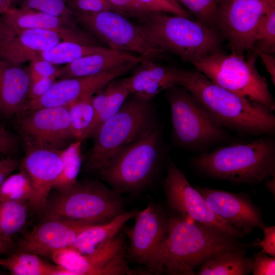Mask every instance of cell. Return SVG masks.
Masks as SVG:
<instances>
[{
	"instance_id": "1",
	"label": "cell",
	"mask_w": 275,
	"mask_h": 275,
	"mask_svg": "<svg viewBox=\"0 0 275 275\" xmlns=\"http://www.w3.org/2000/svg\"><path fill=\"white\" fill-rule=\"evenodd\" d=\"M177 84L187 90L225 129L251 135L275 132L273 111L216 85L198 70L180 69Z\"/></svg>"
},
{
	"instance_id": "2",
	"label": "cell",
	"mask_w": 275,
	"mask_h": 275,
	"mask_svg": "<svg viewBox=\"0 0 275 275\" xmlns=\"http://www.w3.org/2000/svg\"><path fill=\"white\" fill-rule=\"evenodd\" d=\"M168 224L163 258L168 274L194 275L208 259L244 247L239 238L207 225L172 216Z\"/></svg>"
},
{
	"instance_id": "3",
	"label": "cell",
	"mask_w": 275,
	"mask_h": 275,
	"mask_svg": "<svg viewBox=\"0 0 275 275\" xmlns=\"http://www.w3.org/2000/svg\"><path fill=\"white\" fill-rule=\"evenodd\" d=\"M271 136L217 147L196 156L193 164L199 172L212 178L260 182L275 176V141Z\"/></svg>"
},
{
	"instance_id": "4",
	"label": "cell",
	"mask_w": 275,
	"mask_h": 275,
	"mask_svg": "<svg viewBox=\"0 0 275 275\" xmlns=\"http://www.w3.org/2000/svg\"><path fill=\"white\" fill-rule=\"evenodd\" d=\"M125 211L122 195L99 181L85 180L67 190L50 193L40 214L42 219L97 225Z\"/></svg>"
},
{
	"instance_id": "5",
	"label": "cell",
	"mask_w": 275,
	"mask_h": 275,
	"mask_svg": "<svg viewBox=\"0 0 275 275\" xmlns=\"http://www.w3.org/2000/svg\"><path fill=\"white\" fill-rule=\"evenodd\" d=\"M141 22L148 37L162 54L172 53L192 64L220 50L218 32L191 18L150 12Z\"/></svg>"
},
{
	"instance_id": "6",
	"label": "cell",
	"mask_w": 275,
	"mask_h": 275,
	"mask_svg": "<svg viewBox=\"0 0 275 275\" xmlns=\"http://www.w3.org/2000/svg\"><path fill=\"white\" fill-rule=\"evenodd\" d=\"M160 156L159 132L153 123L138 139L115 153L98 173L119 194L136 193L152 181Z\"/></svg>"
},
{
	"instance_id": "7",
	"label": "cell",
	"mask_w": 275,
	"mask_h": 275,
	"mask_svg": "<svg viewBox=\"0 0 275 275\" xmlns=\"http://www.w3.org/2000/svg\"><path fill=\"white\" fill-rule=\"evenodd\" d=\"M257 57L255 53L245 58L243 54H226L219 50L192 65L216 85L274 112L275 101L266 78L257 69Z\"/></svg>"
},
{
	"instance_id": "8",
	"label": "cell",
	"mask_w": 275,
	"mask_h": 275,
	"mask_svg": "<svg viewBox=\"0 0 275 275\" xmlns=\"http://www.w3.org/2000/svg\"><path fill=\"white\" fill-rule=\"evenodd\" d=\"M151 113L150 101L134 97L124 102L92 134L94 141L86 156V170L98 172L119 150L138 139L154 123Z\"/></svg>"
},
{
	"instance_id": "9",
	"label": "cell",
	"mask_w": 275,
	"mask_h": 275,
	"mask_svg": "<svg viewBox=\"0 0 275 275\" xmlns=\"http://www.w3.org/2000/svg\"><path fill=\"white\" fill-rule=\"evenodd\" d=\"M165 91L171 109L173 135L180 146L200 150L228 140L226 129L210 117L184 88L175 84Z\"/></svg>"
},
{
	"instance_id": "10",
	"label": "cell",
	"mask_w": 275,
	"mask_h": 275,
	"mask_svg": "<svg viewBox=\"0 0 275 275\" xmlns=\"http://www.w3.org/2000/svg\"><path fill=\"white\" fill-rule=\"evenodd\" d=\"M73 13L77 22L111 49L136 53L153 60L163 55L149 39L141 25L132 23L123 15L113 11Z\"/></svg>"
},
{
	"instance_id": "11",
	"label": "cell",
	"mask_w": 275,
	"mask_h": 275,
	"mask_svg": "<svg viewBox=\"0 0 275 275\" xmlns=\"http://www.w3.org/2000/svg\"><path fill=\"white\" fill-rule=\"evenodd\" d=\"M134 217V226L126 232L130 241L126 256L144 266L150 274H163V254L169 232L167 216L161 208L151 203Z\"/></svg>"
},
{
	"instance_id": "12",
	"label": "cell",
	"mask_w": 275,
	"mask_h": 275,
	"mask_svg": "<svg viewBox=\"0 0 275 275\" xmlns=\"http://www.w3.org/2000/svg\"><path fill=\"white\" fill-rule=\"evenodd\" d=\"M124 237L118 233L101 247L82 254L69 246L54 251L55 264L71 275H149L145 270L131 268L126 260Z\"/></svg>"
},
{
	"instance_id": "13",
	"label": "cell",
	"mask_w": 275,
	"mask_h": 275,
	"mask_svg": "<svg viewBox=\"0 0 275 275\" xmlns=\"http://www.w3.org/2000/svg\"><path fill=\"white\" fill-rule=\"evenodd\" d=\"M274 7L275 2L269 0H223L216 30L232 52L244 54L251 49L261 21Z\"/></svg>"
},
{
	"instance_id": "14",
	"label": "cell",
	"mask_w": 275,
	"mask_h": 275,
	"mask_svg": "<svg viewBox=\"0 0 275 275\" xmlns=\"http://www.w3.org/2000/svg\"><path fill=\"white\" fill-rule=\"evenodd\" d=\"M164 191L170 208L186 218L207 225L238 238L245 234L218 216L203 196L189 183L184 174L170 159Z\"/></svg>"
},
{
	"instance_id": "15",
	"label": "cell",
	"mask_w": 275,
	"mask_h": 275,
	"mask_svg": "<svg viewBox=\"0 0 275 275\" xmlns=\"http://www.w3.org/2000/svg\"><path fill=\"white\" fill-rule=\"evenodd\" d=\"M24 113L19 131L25 148L61 150L74 139L67 107H42Z\"/></svg>"
},
{
	"instance_id": "16",
	"label": "cell",
	"mask_w": 275,
	"mask_h": 275,
	"mask_svg": "<svg viewBox=\"0 0 275 275\" xmlns=\"http://www.w3.org/2000/svg\"><path fill=\"white\" fill-rule=\"evenodd\" d=\"M137 65L131 63L94 75L57 80L43 96L29 101L24 113L42 107H67L81 98L94 95L111 80L126 73Z\"/></svg>"
},
{
	"instance_id": "17",
	"label": "cell",
	"mask_w": 275,
	"mask_h": 275,
	"mask_svg": "<svg viewBox=\"0 0 275 275\" xmlns=\"http://www.w3.org/2000/svg\"><path fill=\"white\" fill-rule=\"evenodd\" d=\"M34 29L56 32L63 41L97 45L89 34L73 27L62 18L43 12L14 7L0 16V37Z\"/></svg>"
},
{
	"instance_id": "18",
	"label": "cell",
	"mask_w": 275,
	"mask_h": 275,
	"mask_svg": "<svg viewBox=\"0 0 275 275\" xmlns=\"http://www.w3.org/2000/svg\"><path fill=\"white\" fill-rule=\"evenodd\" d=\"M61 150L25 148L20 169L31 181L33 194L29 202L30 209L40 213L50 194L54 182L62 169Z\"/></svg>"
},
{
	"instance_id": "19",
	"label": "cell",
	"mask_w": 275,
	"mask_h": 275,
	"mask_svg": "<svg viewBox=\"0 0 275 275\" xmlns=\"http://www.w3.org/2000/svg\"><path fill=\"white\" fill-rule=\"evenodd\" d=\"M94 226L43 218L20 238L14 250L51 256L54 251L71 245L81 233Z\"/></svg>"
},
{
	"instance_id": "20",
	"label": "cell",
	"mask_w": 275,
	"mask_h": 275,
	"mask_svg": "<svg viewBox=\"0 0 275 275\" xmlns=\"http://www.w3.org/2000/svg\"><path fill=\"white\" fill-rule=\"evenodd\" d=\"M197 190L218 216L245 235L265 226L260 210L244 196L211 188Z\"/></svg>"
},
{
	"instance_id": "21",
	"label": "cell",
	"mask_w": 275,
	"mask_h": 275,
	"mask_svg": "<svg viewBox=\"0 0 275 275\" xmlns=\"http://www.w3.org/2000/svg\"><path fill=\"white\" fill-rule=\"evenodd\" d=\"M62 41L60 35L52 31L23 30L0 37V59L17 64L31 62Z\"/></svg>"
},
{
	"instance_id": "22",
	"label": "cell",
	"mask_w": 275,
	"mask_h": 275,
	"mask_svg": "<svg viewBox=\"0 0 275 275\" xmlns=\"http://www.w3.org/2000/svg\"><path fill=\"white\" fill-rule=\"evenodd\" d=\"M126 78L130 94L140 100H150L162 91L177 84L180 69L145 59Z\"/></svg>"
},
{
	"instance_id": "23",
	"label": "cell",
	"mask_w": 275,
	"mask_h": 275,
	"mask_svg": "<svg viewBox=\"0 0 275 275\" xmlns=\"http://www.w3.org/2000/svg\"><path fill=\"white\" fill-rule=\"evenodd\" d=\"M31 78L28 68L0 59V113H24L28 102Z\"/></svg>"
},
{
	"instance_id": "24",
	"label": "cell",
	"mask_w": 275,
	"mask_h": 275,
	"mask_svg": "<svg viewBox=\"0 0 275 275\" xmlns=\"http://www.w3.org/2000/svg\"><path fill=\"white\" fill-rule=\"evenodd\" d=\"M145 59L141 56L109 48L84 56L60 67L59 78L94 75L131 63H139Z\"/></svg>"
},
{
	"instance_id": "25",
	"label": "cell",
	"mask_w": 275,
	"mask_h": 275,
	"mask_svg": "<svg viewBox=\"0 0 275 275\" xmlns=\"http://www.w3.org/2000/svg\"><path fill=\"white\" fill-rule=\"evenodd\" d=\"M129 95L126 78L111 80L93 95V120L81 141L83 142L91 137L102 123L116 114Z\"/></svg>"
},
{
	"instance_id": "26",
	"label": "cell",
	"mask_w": 275,
	"mask_h": 275,
	"mask_svg": "<svg viewBox=\"0 0 275 275\" xmlns=\"http://www.w3.org/2000/svg\"><path fill=\"white\" fill-rule=\"evenodd\" d=\"M138 212V209H132L107 223L90 228L81 233L70 246L82 254L94 252L117 235L124 225Z\"/></svg>"
},
{
	"instance_id": "27",
	"label": "cell",
	"mask_w": 275,
	"mask_h": 275,
	"mask_svg": "<svg viewBox=\"0 0 275 275\" xmlns=\"http://www.w3.org/2000/svg\"><path fill=\"white\" fill-rule=\"evenodd\" d=\"M0 266L13 275H71L57 265H53L34 253L15 251L0 259Z\"/></svg>"
},
{
	"instance_id": "28",
	"label": "cell",
	"mask_w": 275,
	"mask_h": 275,
	"mask_svg": "<svg viewBox=\"0 0 275 275\" xmlns=\"http://www.w3.org/2000/svg\"><path fill=\"white\" fill-rule=\"evenodd\" d=\"M253 257L247 256L244 248L223 252L199 266L197 275H245L253 269Z\"/></svg>"
},
{
	"instance_id": "29",
	"label": "cell",
	"mask_w": 275,
	"mask_h": 275,
	"mask_svg": "<svg viewBox=\"0 0 275 275\" xmlns=\"http://www.w3.org/2000/svg\"><path fill=\"white\" fill-rule=\"evenodd\" d=\"M82 142L80 140H76L61 150L62 169L53 184L52 189L54 190H67L72 187L78 181L77 176L82 162L81 148Z\"/></svg>"
},
{
	"instance_id": "30",
	"label": "cell",
	"mask_w": 275,
	"mask_h": 275,
	"mask_svg": "<svg viewBox=\"0 0 275 275\" xmlns=\"http://www.w3.org/2000/svg\"><path fill=\"white\" fill-rule=\"evenodd\" d=\"M29 210L28 202H0V238L12 241L25 226Z\"/></svg>"
},
{
	"instance_id": "31",
	"label": "cell",
	"mask_w": 275,
	"mask_h": 275,
	"mask_svg": "<svg viewBox=\"0 0 275 275\" xmlns=\"http://www.w3.org/2000/svg\"><path fill=\"white\" fill-rule=\"evenodd\" d=\"M109 48L98 45L62 41L51 48L41 52L38 58L44 59L56 65H66L84 56L104 51Z\"/></svg>"
},
{
	"instance_id": "32",
	"label": "cell",
	"mask_w": 275,
	"mask_h": 275,
	"mask_svg": "<svg viewBox=\"0 0 275 275\" xmlns=\"http://www.w3.org/2000/svg\"><path fill=\"white\" fill-rule=\"evenodd\" d=\"M93 95H88L67 106L74 139L80 140L89 128L94 117Z\"/></svg>"
},
{
	"instance_id": "33",
	"label": "cell",
	"mask_w": 275,
	"mask_h": 275,
	"mask_svg": "<svg viewBox=\"0 0 275 275\" xmlns=\"http://www.w3.org/2000/svg\"><path fill=\"white\" fill-rule=\"evenodd\" d=\"M33 194L30 178L22 169L9 175L0 185V202H29Z\"/></svg>"
},
{
	"instance_id": "34",
	"label": "cell",
	"mask_w": 275,
	"mask_h": 275,
	"mask_svg": "<svg viewBox=\"0 0 275 275\" xmlns=\"http://www.w3.org/2000/svg\"><path fill=\"white\" fill-rule=\"evenodd\" d=\"M67 2L68 0H18V5L22 9L39 11L62 18L73 27L78 28Z\"/></svg>"
},
{
	"instance_id": "35",
	"label": "cell",
	"mask_w": 275,
	"mask_h": 275,
	"mask_svg": "<svg viewBox=\"0 0 275 275\" xmlns=\"http://www.w3.org/2000/svg\"><path fill=\"white\" fill-rule=\"evenodd\" d=\"M176 1L184 6L190 14L196 17L197 21L217 31L216 21L223 0Z\"/></svg>"
},
{
	"instance_id": "36",
	"label": "cell",
	"mask_w": 275,
	"mask_h": 275,
	"mask_svg": "<svg viewBox=\"0 0 275 275\" xmlns=\"http://www.w3.org/2000/svg\"><path fill=\"white\" fill-rule=\"evenodd\" d=\"M251 50L254 53L275 52V7L264 16L258 28Z\"/></svg>"
},
{
	"instance_id": "37",
	"label": "cell",
	"mask_w": 275,
	"mask_h": 275,
	"mask_svg": "<svg viewBox=\"0 0 275 275\" xmlns=\"http://www.w3.org/2000/svg\"><path fill=\"white\" fill-rule=\"evenodd\" d=\"M151 12H163L189 18L191 16L176 0H136Z\"/></svg>"
},
{
	"instance_id": "38",
	"label": "cell",
	"mask_w": 275,
	"mask_h": 275,
	"mask_svg": "<svg viewBox=\"0 0 275 275\" xmlns=\"http://www.w3.org/2000/svg\"><path fill=\"white\" fill-rule=\"evenodd\" d=\"M115 12L142 21L150 13L136 0H107Z\"/></svg>"
},
{
	"instance_id": "39",
	"label": "cell",
	"mask_w": 275,
	"mask_h": 275,
	"mask_svg": "<svg viewBox=\"0 0 275 275\" xmlns=\"http://www.w3.org/2000/svg\"><path fill=\"white\" fill-rule=\"evenodd\" d=\"M30 62L28 69L31 80L50 77L59 78L60 67L58 65L40 58H36Z\"/></svg>"
},
{
	"instance_id": "40",
	"label": "cell",
	"mask_w": 275,
	"mask_h": 275,
	"mask_svg": "<svg viewBox=\"0 0 275 275\" xmlns=\"http://www.w3.org/2000/svg\"><path fill=\"white\" fill-rule=\"evenodd\" d=\"M67 2L73 12L98 13L105 11H114L107 0H68Z\"/></svg>"
},
{
	"instance_id": "41",
	"label": "cell",
	"mask_w": 275,
	"mask_h": 275,
	"mask_svg": "<svg viewBox=\"0 0 275 275\" xmlns=\"http://www.w3.org/2000/svg\"><path fill=\"white\" fill-rule=\"evenodd\" d=\"M253 275H274L275 258L265 253H258L253 258Z\"/></svg>"
},
{
	"instance_id": "42",
	"label": "cell",
	"mask_w": 275,
	"mask_h": 275,
	"mask_svg": "<svg viewBox=\"0 0 275 275\" xmlns=\"http://www.w3.org/2000/svg\"><path fill=\"white\" fill-rule=\"evenodd\" d=\"M57 79L56 77H50L31 80L29 101L37 99L43 96L57 81Z\"/></svg>"
},
{
	"instance_id": "43",
	"label": "cell",
	"mask_w": 275,
	"mask_h": 275,
	"mask_svg": "<svg viewBox=\"0 0 275 275\" xmlns=\"http://www.w3.org/2000/svg\"><path fill=\"white\" fill-rule=\"evenodd\" d=\"M264 237L262 240L256 239L253 245L261 246L260 253H265L272 257L275 256V227L266 226L262 228Z\"/></svg>"
},
{
	"instance_id": "44",
	"label": "cell",
	"mask_w": 275,
	"mask_h": 275,
	"mask_svg": "<svg viewBox=\"0 0 275 275\" xmlns=\"http://www.w3.org/2000/svg\"><path fill=\"white\" fill-rule=\"evenodd\" d=\"M15 138L2 127H0V153L10 154L13 152L17 147Z\"/></svg>"
},
{
	"instance_id": "45",
	"label": "cell",
	"mask_w": 275,
	"mask_h": 275,
	"mask_svg": "<svg viewBox=\"0 0 275 275\" xmlns=\"http://www.w3.org/2000/svg\"><path fill=\"white\" fill-rule=\"evenodd\" d=\"M20 164L16 159L10 157L0 159V185L20 166Z\"/></svg>"
},
{
	"instance_id": "46",
	"label": "cell",
	"mask_w": 275,
	"mask_h": 275,
	"mask_svg": "<svg viewBox=\"0 0 275 275\" xmlns=\"http://www.w3.org/2000/svg\"><path fill=\"white\" fill-rule=\"evenodd\" d=\"M257 57H259L265 69L269 73L273 85H275V57L273 54L256 52L255 53Z\"/></svg>"
},
{
	"instance_id": "47",
	"label": "cell",
	"mask_w": 275,
	"mask_h": 275,
	"mask_svg": "<svg viewBox=\"0 0 275 275\" xmlns=\"http://www.w3.org/2000/svg\"><path fill=\"white\" fill-rule=\"evenodd\" d=\"M18 0H0V16L9 9L16 7Z\"/></svg>"
},
{
	"instance_id": "48",
	"label": "cell",
	"mask_w": 275,
	"mask_h": 275,
	"mask_svg": "<svg viewBox=\"0 0 275 275\" xmlns=\"http://www.w3.org/2000/svg\"><path fill=\"white\" fill-rule=\"evenodd\" d=\"M13 248L14 244L12 241L0 238V254H4L10 253Z\"/></svg>"
},
{
	"instance_id": "49",
	"label": "cell",
	"mask_w": 275,
	"mask_h": 275,
	"mask_svg": "<svg viewBox=\"0 0 275 275\" xmlns=\"http://www.w3.org/2000/svg\"><path fill=\"white\" fill-rule=\"evenodd\" d=\"M266 186L268 189L272 191H274V178L273 179H267L266 182Z\"/></svg>"
},
{
	"instance_id": "50",
	"label": "cell",
	"mask_w": 275,
	"mask_h": 275,
	"mask_svg": "<svg viewBox=\"0 0 275 275\" xmlns=\"http://www.w3.org/2000/svg\"><path fill=\"white\" fill-rule=\"evenodd\" d=\"M269 1H272V2H275V0H269Z\"/></svg>"
},
{
	"instance_id": "51",
	"label": "cell",
	"mask_w": 275,
	"mask_h": 275,
	"mask_svg": "<svg viewBox=\"0 0 275 275\" xmlns=\"http://www.w3.org/2000/svg\"><path fill=\"white\" fill-rule=\"evenodd\" d=\"M2 127V126H0V127Z\"/></svg>"
}]
</instances>
